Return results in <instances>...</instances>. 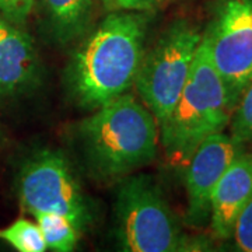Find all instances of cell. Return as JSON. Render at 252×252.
Listing matches in <instances>:
<instances>
[{
    "label": "cell",
    "mask_w": 252,
    "mask_h": 252,
    "mask_svg": "<svg viewBox=\"0 0 252 252\" xmlns=\"http://www.w3.org/2000/svg\"><path fill=\"white\" fill-rule=\"evenodd\" d=\"M115 235L122 251H188L189 241L158 184L146 174L125 177L115 199Z\"/></svg>",
    "instance_id": "obj_4"
},
{
    "label": "cell",
    "mask_w": 252,
    "mask_h": 252,
    "mask_svg": "<svg viewBox=\"0 0 252 252\" xmlns=\"http://www.w3.org/2000/svg\"><path fill=\"white\" fill-rule=\"evenodd\" d=\"M55 39L67 44L90 27L94 0H42Z\"/></svg>",
    "instance_id": "obj_11"
},
{
    "label": "cell",
    "mask_w": 252,
    "mask_h": 252,
    "mask_svg": "<svg viewBox=\"0 0 252 252\" xmlns=\"http://www.w3.org/2000/svg\"><path fill=\"white\" fill-rule=\"evenodd\" d=\"M202 39L235 107L252 80V0H220Z\"/></svg>",
    "instance_id": "obj_7"
},
{
    "label": "cell",
    "mask_w": 252,
    "mask_h": 252,
    "mask_svg": "<svg viewBox=\"0 0 252 252\" xmlns=\"http://www.w3.org/2000/svg\"><path fill=\"white\" fill-rule=\"evenodd\" d=\"M233 111L224 80L202 39L188 81L171 115L160 126V142L167 160L174 167H185L206 137L224 130Z\"/></svg>",
    "instance_id": "obj_3"
},
{
    "label": "cell",
    "mask_w": 252,
    "mask_h": 252,
    "mask_svg": "<svg viewBox=\"0 0 252 252\" xmlns=\"http://www.w3.org/2000/svg\"><path fill=\"white\" fill-rule=\"evenodd\" d=\"M107 11H139L150 13L161 7L165 0H101Z\"/></svg>",
    "instance_id": "obj_17"
},
{
    "label": "cell",
    "mask_w": 252,
    "mask_h": 252,
    "mask_svg": "<svg viewBox=\"0 0 252 252\" xmlns=\"http://www.w3.org/2000/svg\"><path fill=\"white\" fill-rule=\"evenodd\" d=\"M34 217L44 235L48 250L70 252L76 248L81 231L67 217L59 213H39Z\"/></svg>",
    "instance_id": "obj_12"
},
{
    "label": "cell",
    "mask_w": 252,
    "mask_h": 252,
    "mask_svg": "<svg viewBox=\"0 0 252 252\" xmlns=\"http://www.w3.org/2000/svg\"><path fill=\"white\" fill-rule=\"evenodd\" d=\"M233 237L238 250L252 252V199L237 217Z\"/></svg>",
    "instance_id": "obj_15"
},
{
    "label": "cell",
    "mask_w": 252,
    "mask_h": 252,
    "mask_svg": "<svg viewBox=\"0 0 252 252\" xmlns=\"http://www.w3.org/2000/svg\"><path fill=\"white\" fill-rule=\"evenodd\" d=\"M243 152V146L223 132L206 137L185 165L187 223L203 227L210 221L212 198L227 167Z\"/></svg>",
    "instance_id": "obj_8"
},
{
    "label": "cell",
    "mask_w": 252,
    "mask_h": 252,
    "mask_svg": "<svg viewBox=\"0 0 252 252\" xmlns=\"http://www.w3.org/2000/svg\"><path fill=\"white\" fill-rule=\"evenodd\" d=\"M0 240L18 252H44L48 250L38 223L18 219L9 227L0 230Z\"/></svg>",
    "instance_id": "obj_13"
},
{
    "label": "cell",
    "mask_w": 252,
    "mask_h": 252,
    "mask_svg": "<svg viewBox=\"0 0 252 252\" xmlns=\"http://www.w3.org/2000/svg\"><path fill=\"white\" fill-rule=\"evenodd\" d=\"M202 34L187 20H177L146 49L135 87L158 127L168 119L189 79Z\"/></svg>",
    "instance_id": "obj_5"
},
{
    "label": "cell",
    "mask_w": 252,
    "mask_h": 252,
    "mask_svg": "<svg viewBox=\"0 0 252 252\" xmlns=\"http://www.w3.org/2000/svg\"><path fill=\"white\" fill-rule=\"evenodd\" d=\"M147 23V13L111 11L81 41L66 69L67 90L76 104L95 109L135 86Z\"/></svg>",
    "instance_id": "obj_1"
},
{
    "label": "cell",
    "mask_w": 252,
    "mask_h": 252,
    "mask_svg": "<svg viewBox=\"0 0 252 252\" xmlns=\"http://www.w3.org/2000/svg\"><path fill=\"white\" fill-rule=\"evenodd\" d=\"M79 143L90 172L98 180H121L154 161L160 127L152 111L125 93L81 121Z\"/></svg>",
    "instance_id": "obj_2"
},
{
    "label": "cell",
    "mask_w": 252,
    "mask_h": 252,
    "mask_svg": "<svg viewBox=\"0 0 252 252\" xmlns=\"http://www.w3.org/2000/svg\"><path fill=\"white\" fill-rule=\"evenodd\" d=\"M230 136L241 146L252 144V80L235 104L230 119Z\"/></svg>",
    "instance_id": "obj_14"
},
{
    "label": "cell",
    "mask_w": 252,
    "mask_h": 252,
    "mask_svg": "<svg viewBox=\"0 0 252 252\" xmlns=\"http://www.w3.org/2000/svg\"><path fill=\"white\" fill-rule=\"evenodd\" d=\"M21 209L32 216L59 213L81 233L89 227L91 213L72 165L59 150L45 149L31 156L17 178Z\"/></svg>",
    "instance_id": "obj_6"
},
{
    "label": "cell",
    "mask_w": 252,
    "mask_h": 252,
    "mask_svg": "<svg viewBox=\"0 0 252 252\" xmlns=\"http://www.w3.org/2000/svg\"><path fill=\"white\" fill-rule=\"evenodd\" d=\"M39 79V61L31 36L0 14V95L16 97Z\"/></svg>",
    "instance_id": "obj_9"
},
{
    "label": "cell",
    "mask_w": 252,
    "mask_h": 252,
    "mask_svg": "<svg viewBox=\"0 0 252 252\" xmlns=\"http://www.w3.org/2000/svg\"><path fill=\"white\" fill-rule=\"evenodd\" d=\"M35 0H0V14L9 21L24 26L34 10Z\"/></svg>",
    "instance_id": "obj_16"
},
{
    "label": "cell",
    "mask_w": 252,
    "mask_h": 252,
    "mask_svg": "<svg viewBox=\"0 0 252 252\" xmlns=\"http://www.w3.org/2000/svg\"><path fill=\"white\" fill-rule=\"evenodd\" d=\"M252 199V152H240L227 167L212 198L210 228L219 240L233 237L235 221Z\"/></svg>",
    "instance_id": "obj_10"
}]
</instances>
